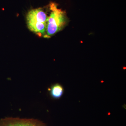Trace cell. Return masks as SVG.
Returning <instances> with one entry per match:
<instances>
[{
  "label": "cell",
  "mask_w": 126,
  "mask_h": 126,
  "mask_svg": "<svg viewBox=\"0 0 126 126\" xmlns=\"http://www.w3.org/2000/svg\"><path fill=\"white\" fill-rule=\"evenodd\" d=\"M50 13L48 16L46 24L45 38H50L60 31L66 24L67 17L65 12L57 7L54 3L50 5Z\"/></svg>",
  "instance_id": "1"
},
{
  "label": "cell",
  "mask_w": 126,
  "mask_h": 126,
  "mask_svg": "<svg viewBox=\"0 0 126 126\" xmlns=\"http://www.w3.org/2000/svg\"><path fill=\"white\" fill-rule=\"evenodd\" d=\"M48 16L41 8L33 9L28 12L26 21L30 30L39 36H44Z\"/></svg>",
  "instance_id": "2"
},
{
  "label": "cell",
  "mask_w": 126,
  "mask_h": 126,
  "mask_svg": "<svg viewBox=\"0 0 126 126\" xmlns=\"http://www.w3.org/2000/svg\"><path fill=\"white\" fill-rule=\"evenodd\" d=\"M0 126H46V125L37 119L7 117L0 119Z\"/></svg>",
  "instance_id": "3"
},
{
  "label": "cell",
  "mask_w": 126,
  "mask_h": 126,
  "mask_svg": "<svg viewBox=\"0 0 126 126\" xmlns=\"http://www.w3.org/2000/svg\"><path fill=\"white\" fill-rule=\"evenodd\" d=\"M48 90L50 96L55 99L60 98L64 93V88L63 86L58 83L52 85L49 88Z\"/></svg>",
  "instance_id": "4"
}]
</instances>
